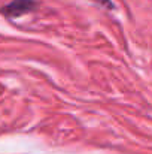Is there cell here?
Listing matches in <instances>:
<instances>
[{
  "instance_id": "obj_1",
  "label": "cell",
  "mask_w": 152,
  "mask_h": 154,
  "mask_svg": "<svg viewBox=\"0 0 152 154\" xmlns=\"http://www.w3.org/2000/svg\"><path fill=\"white\" fill-rule=\"evenodd\" d=\"M34 8H36L34 0H13L9 5L0 8V14H3L4 17L16 18V17H21V15L33 11Z\"/></svg>"
},
{
  "instance_id": "obj_2",
  "label": "cell",
  "mask_w": 152,
  "mask_h": 154,
  "mask_svg": "<svg viewBox=\"0 0 152 154\" xmlns=\"http://www.w3.org/2000/svg\"><path fill=\"white\" fill-rule=\"evenodd\" d=\"M97 3H100V5H103V6H107L109 9H113V5L110 3V0H96Z\"/></svg>"
}]
</instances>
